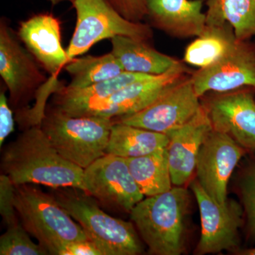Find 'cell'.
Returning a JSON list of instances; mask_svg holds the SVG:
<instances>
[{"instance_id": "f1b7e54d", "label": "cell", "mask_w": 255, "mask_h": 255, "mask_svg": "<svg viewBox=\"0 0 255 255\" xmlns=\"http://www.w3.org/2000/svg\"><path fill=\"white\" fill-rule=\"evenodd\" d=\"M13 110L5 92H0V146H2L6 137L14 130Z\"/></svg>"}, {"instance_id": "484cf974", "label": "cell", "mask_w": 255, "mask_h": 255, "mask_svg": "<svg viewBox=\"0 0 255 255\" xmlns=\"http://www.w3.org/2000/svg\"><path fill=\"white\" fill-rule=\"evenodd\" d=\"M14 201V184L2 173L0 175V214L6 228L20 223Z\"/></svg>"}, {"instance_id": "5bb4252c", "label": "cell", "mask_w": 255, "mask_h": 255, "mask_svg": "<svg viewBox=\"0 0 255 255\" xmlns=\"http://www.w3.org/2000/svg\"><path fill=\"white\" fill-rule=\"evenodd\" d=\"M192 73L181 61L166 73L137 80L104 101L89 116L119 118L142 110L155 100L171 85Z\"/></svg>"}, {"instance_id": "52a82bcc", "label": "cell", "mask_w": 255, "mask_h": 255, "mask_svg": "<svg viewBox=\"0 0 255 255\" xmlns=\"http://www.w3.org/2000/svg\"><path fill=\"white\" fill-rule=\"evenodd\" d=\"M0 76L9 90L10 107L16 113L29 108L28 103L55 78H47L4 17L0 19Z\"/></svg>"}, {"instance_id": "9a60e30c", "label": "cell", "mask_w": 255, "mask_h": 255, "mask_svg": "<svg viewBox=\"0 0 255 255\" xmlns=\"http://www.w3.org/2000/svg\"><path fill=\"white\" fill-rule=\"evenodd\" d=\"M19 39L52 78H58L68 63L62 45L61 23L50 13L33 15L21 21L16 32Z\"/></svg>"}, {"instance_id": "ba28073f", "label": "cell", "mask_w": 255, "mask_h": 255, "mask_svg": "<svg viewBox=\"0 0 255 255\" xmlns=\"http://www.w3.org/2000/svg\"><path fill=\"white\" fill-rule=\"evenodd\" d=\"M191 75L171 85L142 110L112 119L114 123L127 124L166 135L185 125L201 109V99L196 95Z\"/></svg>"}, {"instance_id": "f546056e", "label": "cell", "mask_w": 255, "mask_h": 255, "mask_svg": "<svg viewBox=\"0 0 255 255\" xmlns=\"http://www.w3.org/2000/svg\"><path fill=\"white\" fill-rule=\"evenodd\" d=\"M59 255H103L98 247L90 240L68 243L62 248Z\"/></svg>"}, {"instance_id": "8992f818", "label": "cell", "mask_w": 255, "mask_h": 255, "mask_svg": "<svg viewBox=\"0 0 255 255\" xmlns=\"http://www.w3.org/2000/svg\"><path fill=\"white\" fill-rule=\"evenodd\" d=\"M76 25L66 52L68 62L83 55L105 39L124 36L150 41L153 31L148 23L132 22L122 16L108 0H75Z\"/></svg>"}, {"instance_id": "30bf717a", "label": "cell", "mask_w": 255, "mask_h": 255, "mask_svg": "<svg viewBox=\"0 0 255 255\" xmlns=\"http://www.w3.org/2000/svg\"><path fill=\"white\" fill-rule=\"evenodd\" d=\"M255 88L209 92L201 97V105L211 127L233 138L246 150H255Z\"/></svg>"}, {"instance_id": "5b68a950", "label": "cell", "mask_w": 255, "mask_h": 255, "mask_svg": "<svg viewBox=\"0 0 255 255\" xmlns=\"http://www.w3.org/2000/svg\"><path fill=\"white\" fill-rule=\"evenodd\" d=\"M113 124L112 119L73 117L50 105L40 127L62 157L85 169L106 155Z\"/></svg>"}, {"instance_id": "3957f363", "label": "cell", "mask_w": 255, "mask_h": 255, "mask_svg": "<svg viewBox=\"0 0 255 255\" xmlns=\"http://www.w3.org/2000/svg\"><path fill=\"white\" fill-rule=\"evenodd\" d=\"M50 194L103 255H137L143 251L132 223L105 213L90 194L72 187L51 188Z\"/></svg>"}, {"instance_id": "e0dca14e", "label": "cell", "mask_w": 255, "mask_h": 255, "mask_svg": "<svg viewBox=\"0 0 255 255\" xmlns=\"http://www.w3.org/2000/svg\"><path fill=\"white\" fill-rule=\"evenodd\" d=\"M205 0H147L151 27L176 38L200 36L206 26Z\"/></svg>"}, {"instance_id": "4316f807", "label": "cell", "mask_w": 255, "mask_h": 255, "mask_svg": "<svg viewBox=\"0 0 255 255\" xmlns=\"http://www.w3.org/2000/svg\"><path fill=\"white\" fill-rule=\"evenodd\" d=\"M241 194L248 230L255 238V163L248 169L243 177Z\"/></svg>"}, {"instance_id": "cb8c5ba5", "label": "cell", "mask_w": 255, "mask_h": 255, "mask_svg": "<svg viewBox=\"0 0 255 255\" xmlns=\"http://www.w3.org/2000/svg\"><path fill=\"white\" fill-rule=\"evenodd\" d=\"M71 80L66 87L82 89L118 76L124 73L122 64L112 52L100 56L73 58L65 66Z\"/></svg>"}, {"instance_id": "9c48e42d", "label": "cell", "mask_w": 255, "mask_h": 255, "mask_svg": "<svg viewBox=\"0 0 255 255\" xmlns=\"http://www.w3.org/2000/svg\"><path fill=\"white\" fill-rule=\"evenodd\" d=\"M83 191L101 205L130 214L144 199L124 157L107 155L84 169Z\"/></svg>"}, {"instance_id": "d6986e66", "label": "cell", "mask_w": 255, "mask_h": 255, "mask_svg": "<svg viewBox=\"0 0 255 255\" xmlns=\"http://www.w3.org/2000/svg\"><path fill=\"white\" fill-rule=\"evenodd\" d=\"M112 52L129 73L160 75L180 63L181 60L161 53L148 41L117 36L111 39Z\"/></svg>"}, {"instance_id": "4fadbf2b", "label": "cell", "mask_w": 255, "mask_h": 255, "mask_svg": "<svg viewBox=\"0 0 255 255\" xmlns=\"http://www.w3.org/2000/svg\"><path fill=\"white\" fill-rule=\"evenodd\" d=\"M191 78L200 98L209 92L255 88V44L238 40L227 54L213 65L192 72Z\"/></svg>"}, {"instance_id": "83f0119b", "label": "cell", "mask_w": 255, "mask_h": 255, "mask_svg": "<svg viewBox=\"0 0 255 255\" xmlns=\"http://www.w3.org/2000/svg\"><path fill=\"white\" fill-rule=\"evenodd\" d=\"M117 11L132 22H142L147 16V0H108Z\"/></svg>"}, {"instance_id": "6da1fadb", "label": "cell", "mask_w": 255, "mask_h": 255, "mask_svg": "<svg viewBox=\"0 0 255 255\" xmlns=\"http://www.w3.org/2000/svg\"><path fill=\"white\" fill-rule=\"evenodd\" d=\"M1 169L14 185L41 184L83 190L84 169L62 157L40 126L25 129L5 146Z\"/></svg>"}, {"instance_id": "603a6c76", "label": "cell", "mask_w": 255, "mask_h": 255, "mask_svg": "<svg viewBox=\"0 0 255 255\" xmlns=\"http://www.w3.org/2000/svg\"><path fill=\"white\" fill-rule=\"evenodd\" d=\"M126 160L134 180L145 197L172 189L167 148Z\"/></svg>"}, {"instance_id": "277c9868", "label": "cell", "mask_w": 255, "mask_h": 255, "mask_svg": "<svg viewBox=\"0 0 255 255\" xmlns=\"http://www.w3.org/2000/svg\"><path fill=\"white\" fill-rule=\"evenodd\" d=\"M14 203L23 227L49 255H59L70 242L89 240L80 225L54 196L36 184L15 185Z\"/></svg>"}, {"instance_id": "4dcf8cb0", "label": "cell", "mask_w": 255, "mask_h": 255, "mask_svg": "<svg viewBox=\"0 0 255 255\" xmlns=\"http://www.w3.org/2000/svg\"><path fill=\"white\" fill-rule=\"evenodd\" d=\"M239 254L242 255H255V248L245 250V251L240 252Z\"/></svg>"}, {"instance_id": "d4e9b609", "label": "cell", "mask_w": 255, "mask_h": 255, "mask_svg": "<svg viewBox=\"0 0 255 255\" xmlns=\"http://www.w3.org/2000/svg\"><path fill=\"white\" fill-rule=\"evenodd\" d=\"M31 235L21 222L10 226L0 237L1 255H46L48 251L39 243L32 241Z\"/></svg>"}, {"instance_id": "2e32d148", "label": "cell", "mask_w": 255, "mask_h": 255, "mask_svg": "<svg viewBox=\"0 0 255 255\" xmlns=\"http://www.w3.org/2000/svg\"><path fill=\"white\" fill-rule=\"evenodd\" d=\"M212 130L204 107L185 125L168 134L167 157L172 184L182 187L189 182L196 169L201 146Z\"/></svg>"}, {"instance_id": "ffe728a7", "label": "cell", "mask_w": 255, "mask_h": 255, "mask_svg": "<svg viewBox=\"0 0 255 255\" xmlns=\"http://www.w3.org/2000/svg\"><path fill=\"white\" fill-rule=\"evenodd\" d=\"M168 135L132 126L114 123L106 154L124 158L140 157L167 148Z\"/></svg>"}, {"instance_id": "7402d4cb", "label": "cell", "mask_w": 255, "mask_h": 255, "mask_svg": "<svg viewBox=\"0 0 255 255\" xmlns=\"http://www.w3.org/2000/svg\"><path fill=\"white\" fill-rule=\"evenodd\" d=\"M206 25L231 24L239 41L255 37V0H205Z\"/></svg>"}, {"instance_id": "1f68e13d", "label": "cell", "mask_w": 255, "mask_h": 255, "mask_svg": "<svg viewBox=\"0 0 255 255\" xmlns=\"http://www.w3.org/2000/svg\"><path fill=\"white\" fill-rule=\"evenodd\" d=\"M48 1H50L53 6H55V5L59 4V3L62 2V1H70V2L73 3L75 0H48Z\"/></svg>"}, {"instance_id": "8fae6325", "label": "cell", "mask_w": 255, "mask_h": 255, "mask_svg": "<svg viewBox=\"0 0 255 255\" xmlns=\"http://www.w3.org/2000/svg\"><path fill=\"white\" fill-rule=\"evenodd\" d=\"M201 218V238L196 255H204L234 249L239 244V229L244 210L233 199L219 204L206 192L197 180L191 184Z\"/></svg>"}, {"instance_id": "7c38bea8", "label": "cell", "mask_w": 255, "mask_h": 255, "mask_svg": "<svg viewBox=\"0 0 255 255\" xmlns=\"http://www.w3.org/2000/svg\"><path fill=\"white\" fill-rule=\"evenodd\" d=\"M245 150L231 137L213 128L201 146L196 159V180L219 204L228 199V182Z\"/></svg>"}, {"instance_id": "7a4b0ae2", "label": "cell", "mask_w": 255, "mask_h": 255, "mask_svg": "<svg viewBox=\"0 0 255 255\" xmlns=\"http://www.w3.org/2000/svg\"><path fill=\"white\" fill-rule=\"evenodd\" d=\"M190 205L189 191L175 186L142 199L130 211L140 237L155 255H180L185 251V221Z\"/></svg>"}, {"instance_id": "44dd1931", "label": "cell", "mask_w": 255, "mask_h": 255, "mask_svg": "<svg viewBox=\"0 0 255 255\" xmlns=\"http://www.w3.org/2000/svg\"><path fill=\"white\" fill-rule=\"evenodd\" d=\"M238 41L231 24L206 25L205 30L186 48L183 61L204 68L227 54Z\"/></svg>"}, {"instance_id": "ac0fdd59", "label": "cell", "mask_w": 255, "mask_h": 255, "mask_svg": "<svg viewBox=\"0 0 255 255\" xmlns=\"http://www.w3.org/2000/svg\"><path fill=\"white\" fill-rule=\"evenodd\" d=\"M150 76L154 75L124 71L118 76L85 88L70 89L63 85L53 94L51 105L73 117L89 116L116 92L132 82Z\"/></svg>"}]
</instances>
